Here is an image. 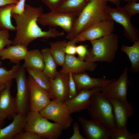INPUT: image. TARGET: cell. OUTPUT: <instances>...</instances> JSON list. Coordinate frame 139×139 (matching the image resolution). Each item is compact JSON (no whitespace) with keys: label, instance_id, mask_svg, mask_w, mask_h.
<instances>
[{"label":"cell","instance_id":"6da1fadb","mask_svg":"<svg viewBox=\"0 0 139 139\" xmlns=\"http://www.w3.org/2000/svg\"><path fill=\"white\" fill-rule=\"evenodd\" d=\"M43 13L41 6L35 7L25 3L22 14H11V17L16 24V33L12 45H19L28 47L30 43L38 38L48 39L65 35L64 32H60L51 27L47 31H42L37 22L38 18Z\"/></svg>","mask_w":139,"mask_h":139},{"label":"cell","instance_id":"7a4b0ae2","mask_svg":"<svg viewBox=\"0 0 139 139\" xmlns=\"http://www.w3.org/2000/svg\"><path fill=\"white\" fill-rule=\"evenodd\" d=\"M106 0H90L77 17L70 32L66 36L69 40L101 21L111 19L107 11Z\"/></svg>","mask_w":139,"mask_h":139},{"label":"cell","instance_id":"3957f363","mask_svg":"<svg viewBox=\"0 0 139 139\" xmlns=\"http://www.w3.org/2000/svg\"><path fill=\"white\" fill-rule=\"evenodd\" d=\"M92 48L89 49L85 61L110 63L115 59L118 51V36L113 33L90 41Z\"/></svg>","mask_w":139,"mask_h":139},{"label":"cell","instance_id":"277c9868","mask_svg":"<svg viewBox=\"0 0 139 139\" xmlns=\"http://www.w3.org/2000/svg\"><path fill=\"white\" fill-rule=\"evenodd\" d=\"M87 109L92 119L111 131L116 128L112 105L101 92L92 95Z\"/></svg>","mask_w":139,"mask_h":139},{"label":"cell","instance_id":"5b68a950","mask_svg":"<svg viewBox=\"0 0 139 139\" xmlns=\"http://www.w3.org/2000/svg\"><path fill=\"white\" fill-rule=\"evenodd\" d=\"M26 116L24 131L34 133L43 139H57L61 136L63 130L62 127L56 123L49 122L39 112L29 111Z\"/></svg>","mask_w":139,"mask_h":139},{"label":"cell","instance_id":"8992f818","mask_svg":"<svg viewBox=\"0 0 139 139\" xmlns=\"http://www.w3.org/2000/svg\"><path fill=\"white\" fill-rule=\"evenodd\" d=\"M39 112L43 117L59 124L63 129L69 127L73 122L69 108L65 103L52 100Z\"/></svg>","mask_w":139,"mask_h":139},{"label":"cell","instance_id":"52a82bcc","mask_svg":"<svg viewBox=\"0 0 139 139\" xmlns=\"http://www.w3.org/2000/svg\"><path fill=\"white\" fill-rule=\"evenodd\" d=\"M77 17L74 13L50 11L43 13L38 18L37 22L44 26L59 27L67 33L71 30Z\"/></svg>","mask_w":139,"mask_h":139},{"label":"cell","instance_id":"ba28073f","mask_svg":"<svg viewBox=\"0 0 139 139\" xmlns=\"http://www.w3.org/2000/svg\"><path fill=\"white\" fill-rule=\"evenodd\" d=\"M25 68L20 66L15 79L17 85V93L15 98L18 113L26 115L29 111V98L27 78Z\"/></svg>","mask_w":139,"mask_h":139},{"label":"cell","instance_id":"9c48e42d","mask_svg":"<svg viewBox=\"0 0 139 139\" xmlns=\"http://www.w3.org/2000/svg\"><path fill=\"white\" fill-rule=\"evenodd\" d=\"M115 24V21L112 19L102 21L92 25L70 40L76 44L98 39L113 32Z\"/></svg>","mask_w":139,"mask_h":139},{"label":"cell","instance_id":"30bf717a","mask_svg":"<svg viewBox=\"0 0 139 139\" xmlns=\"http://www.w3.org/2000/svg\"><path fill=\"white\" fill-rule=\"evenodd\" d=\"M128 68L126 67L117 80L101 88V92L108 99L120 100H127L128 86L130 84Z\"/></svg>","mask_w":139,"mask_h":139},{"label":"cell","instance_id":"8fae6325","mask_svg":"<svg viewBox=\"0 0 139 139\" xmlns=\"http://www.w3.org/2000/svg\"><path fill=\"white\" fill-rule=\"evenodd\" d=\"M107 11L111 19L122 26L124 34L128 40L133 42L139 40L138 30L132 25L131 18L122 7L118 6L114 8L108 5Z\"/></svg>","mask_w":139,"mask_h":139},{"label":"cell","instance_id":"7c38bea8","mask_svg":"<svg viewBox=\"0 0 139 139\" xmlns=\"http://www.w3.org/2000/svg\"><path fill=\"white\" fill-rule=\"evenodd\" d=\"M29 93V111L39 112L51 101L49 93L29 75L27 78Z\"/></svg>","mask_w":139,"mask_h":139},{"label":"cell","instance_id":"4fadbf2b","mask_svg":"<svg viewBox=\"0 0 139 139\" xmlns=\"http://www.w3.org/2000/svg\"><path fill=\"white\" fill-rule=\"evenodd\" d=\"M108 99L112 106L116 128L127 127L128 118L134 114L133 104L127 100Z\"/></svg>","mask_w":139,"mask_h":139},{"label":"cell","instance_id":"5bb4252c","mask_svg":"<svg viewBox=\"0 0 139 139\" xmlns=\"http://www.w3.org/2000/svg\"><path fill=\"white\" fill-rule=\"evenodd\" d=\"M12 81L8 82L6 87L0 92V118L3 120H11L18 113L15 97L11 93Z\"/></svg>","mask_w":139,"mask_h":139},{"label":"cell","instance_id":"9a60e30c","mask_svg":"<svg viewBox=\"0 0 139 139\" xmlns=\"http://www.w3.org/2000/svg\"><path fill=\"white\" fill-rule=\"evenodd\" d=\"M88 139H109L111 131L95 120L80 117L78 119Z\"/></svg>","mask_w":139,"mask_h":139},{"label":"cell","instance_id":"2e32d148","mask_svg":"<svg viewBox=\"0 0 139 139\" xmlns=\"http://www.w3.org/2000/svg\"><path fill=\"white\" fill-rule=\"evenodd\" d=\"M97 66L94 62L82 60L74 55L66 54L65 62L59 72L67 74L69 73L77 74L86 71L92 72Z\"/></svg>","mask_w":139,"mask_h":139},{"label":"cell","instance_id":"e0dca14e","mask_svg":"<svg viewBox=\"0 0 139 139\" xmlns=\"http://www.w3.org/2000/svg\"><path fill=\"white\" fill-rule=\"evenodd\" d=\"M101 88H95L82 90L74 97L68 98L64 102L68 107L70 113L78 112L87 109L90 103L91 97L94 93L101 92Z\"/></svg>","mask_w":139,"mask_h":139},{"label":"cell","instance_id":"ac0fdd59","mask_svg":"<svg viewBox=\"0 0 139 139\" xmlns=\"http://www.w3.org/2000/svg\"><path fill=\"white\" fill-rule=\"evenodd\" d=\"M51 90L50 99L64 102L69 97L68 76L58 72L54 79L50 78Z\"/></svg>","mask_w":139,"mask_h":139},{"label":"cell","instance_id":"d6986e66","mask_svg":"<svg viewBox=\"0 0 139 139\" xmlns=\"http://www.w3.org/2000/svg\"><path fill=\"white\" fill-rule=\"evenodd\" d=\"M77 93L84 90H89L95 88H102L115 80L90 77L86 73L72 74Z\"/></svg>","mask_w":139,"mask_h":139},{"label":"cell","instance_id":"ffe728a7","mask_svg":"<svg viewBox=\"0 0 139 139\" xmlns=\"http://www.w3.org/2000/svg\"><path fill=\"white\" fill-rule=\"evenodd\" d=\"M8 125L0 129V139H14L24 131L27 124L26 115L17 113Z\"/></svg>","mask_w":139,"mask_h":139},{"label":"cell","instance_id":"44dd1931","mask_svg":"<svg viewBox=\"0 0 139 139\" xmlns=\"http://www.w3.org/2000/svg\"><path fill=\"white\" fill-rule=\"evenodd\" d=\"M28 51V47L17 45L8 46L0 51L1 60L9 59L13 63L16 64L24 60Z\"/></svg>","mask_w":139,"mask_h":139},{"label":"cell","instance_id":"7402d4cb","mask_svg":"<svg viewBox=\"0 0 139 139\" xmlns=\"http://www.w3.org/2000/svg\"><path fill=\"white\" fill-rule=\"evenodd\" d=\"M22 67L24 68H33L43 71L45 67L41 51L38 49L28 50L24 59Z\"/></svg>","mask_w":139,"mask_h":139},{"label":"cell","instance_id":"603a6c76","mask_svg":"<svg viewBox=\"0 0 139 139\" xmlns=\"http://www.w3.org/2000/svg\"><path fill=\"white\" fill-rule=\"evenodd\" d=\"M121 49L126 53L130 62L132 72L138 73L139 71V40L135 41L131 46L123 45Z\"/></svg>","mask_w":139,"mask_h":139},{"label":"cell","instance_id":"cb8c5ba5","mask_svg":"<svg viewBox=\"0 0 139 139\" xmlns=\"http://www.w3.org/2000/svg\"><path fill=\"white\" fill-rule=\"evenodd\" d=\"M90 0H66L55 11L66 13H74L77 17Z\"/></svg>","mask_w":139,"mask_h":139},{"label":"cell","instance_id":"d4e9b609","mask_svg":"<svg viewBox=\"0 0 139 139\" xmlns=\"http://www.w3.org/2000/svg\"><path fill=\"white\" fill-rule=\"evenodd\" d=\"M67 42L65 40L53 42H48L50 46V52L58 66H62L65 62L66 55L65 48Z\"/></svg>","mask_w":139,"mask_h":139},{"label":"cell","instance_id":"484cf974","mask_svg":"<svg viewBox=\"0 0 139 139\" xmlns=\"http://www.w3.org/2000/svg\"><path fill=\"white\" fill-rule=\"evenodd\" d=\"M41 51L45 65L43 71L49 78L54 79L58 72L56 69V64L50 52L49 48H44Z\"/></svg>","mask_w":139,"mask_h":139},{"label":"cell","instance_id":"4316f807","mask_svg":"<svg viewBox=\"0 0 139 139\" xmlns=\"http://www.w3.org/2000/svg\"><path fill=\"white\" fill-rule=\"evenodd\" d=\"M15 4L6 5L0 7V27L1 29L15 31L16 27L12 23L11 11Z\"/></svg>","mask_w":139,"mask_h":139},{"label":"cell","instance_id":"83f0119b","mask_svg":"<svg viewBox=\"0 0 139 139\" xmlns=\"http://www.w3.org/2000/svg\"><path fill=\"white\" fill-rule=\"evenodd\" d=\"M26 70L29 75L38 84L49 93L50 92L51 88L50 78L42 71L30 68H27Z\"/></svg>","mask_w":139,"mask_h":139},{"label":"cell","instance_id":"f1b7e54d","mask_svg":"<svg viewBox=\"0 0 139 139\" xmlns=\"http://www.w3.org/2000/svg\"><path fill=\"white\" fill-rule=\"evenodd\" d=\"M20 66V63H17L9 70L0 67V92L6 87L8 82L15 79Z\"/></svg>","mask_w":139,"mask_h":139},{"label":"cell","instance_id":"f546056e","mask_svg":"<svg viewBox=\"0 0 139 139\" xmlns=\"http://www.w3.org/2000/svg\"><path fill=\"white\" fill-rule=\"evenodd\" d=\"M139 134H133L128 131L127 127L116 128L112 131L109 139H138Z\"/></svg>","mask_w":139,"mask_h":139},{"label":"cell","instance_id":"4dcf8cb0","mask_svg":"<svg viewBox=\"0 0 139 139\" xmlns=\"http://www.w3.org/2000/svg\"><path fill=\"white\" fill-rule=\"evenodd\" d=\"M9 30L5 29L0 30V51L6 46L12 44L13 41L10 39Z\"/></svg>","mask_w":139,"mask_h":139},{"label":"cell","instance_id":"1f68e13d","mask_svg":"<svg viewBox=\"0 0 139 139\" xmlns=\"http://www.w3.org/2000/svg\"><path fill=\"white\" fill-rule=\"evenodd\" d=\"M122 7L126 13L131 17L139 13V3L136 1L128 2Z\"/></svg>","mask_w":139,"mask_h":139},{"label":"cell","instance_id":"d6a6232c","mask_svg":"<svg viewBox=\"0 0 139 139\" xmlns=\"http://www.w3.org/2000/svg\"><path fill=\"white\" fill-rule=\"evenodd\" d=\"M68 76L69 97L70 98H73L77 94L76 85L73 80L72 73H69ZM68 97V98H69Z\"/></svg>","mask_w":139,"mask_h":139},{"label":"cell","instance_id":"836d02e7","mask_svg":"<svg viewBox=\"0 0 139 139\" xmlns=\"http://www.w3.org/2000/svg\"><path fill=\"white\" fill-rule=\"evenodd\" d=\"M65 0H41L50 11H55Z\"/></svg>","mask_w":139,"mask_h":139},{"label":"cell","instance_id":"e575fe53","mask_svg":"<svg viewBox=\"0 0 139 139\" xmlns=\"http://www.w3.org/2000/svg\"><path fill=\"white\" fill-rule=\"evenodd\" d=\"M17 136L14 139H42L39 135L30 131H24Z\"/></svg>","mask_w":139,"mask_h":139},{"label":"cell","instance_id":"d590c367","mask_svg":"<svg viewBox=\"0 0 139 139\" xmlns=\"http://www.w3.org/2000/svg\"><path fill=\"white\" fill-rule=\"evenodd\" d=\"M26 0H20L15 4L11 11V14L19 15L23 13L25 10Z\"/></svg>","mask_w":139,"mask_h":139},{"label":"cell","instance_id":"8d00e7d4","mask_svg":"<svg viewBox=\"0 0 139 139\" xmlns=\"http://www.w3.org/2000/svg\"><path fill=\"white\" fill-rule=\"evenodd\" d=\"M89 50L88 46L86 45H81L76 46V54L78 55L79 58L81 60H85Z\"/></svg>","mask_w":139,"mask_h":139},{"label":"cell","instance_id":"74e56055","mask_svg":"<svg viewBox=\"0 0 139 139\" xmlns=\"http://www.w3.org/2000/svg\"><path fill=\"white\" fill-rule=\"evenodd\" d=\"M76 44L70 40L67 42L65 48L66 54L74 55L76 54Z\"/></svg>","mask_w":139,"mask_h":139},{"label":"cell","instance_id":"f35d334b","mask_svg":"<svg viewBox=\"0 0 139 139\" xmlns=\"http://www.w3.org/2000/svg\"><path fill=\"white\" fill-rule=\"evenodd\" d=\"M73 133L72 135L69 138L70 139H86V137L83 136L79 130V126L78 123L74 122L73 125Z\"/></svg>","mask_w":139,"mask_h":139},{"label":"cell","instance_id":"ab89813d","mask_svg":"<svg viewBox=\"0 0 139 139\" xmlns=\"http://www.w3.org/2000/svg\"><path fill=\"white\" fill-rule=\"evenodd\" d=\"M18 2L16 0H0V7L8 4H16Z\"/></svg>","mask_w":139,"mask_h":139},{"label":"cell","instance_id":"60d3db41","mask_svg":"<svg viewBox=\"0 0 139 139\" xmlns=\"http://www.w3.org/2000/svg\"><path fill=\"white\" fill-rule=\"evenodd\" d=\"M107 2H109L114 4L117 6H120V1L121 0H106Z\"/></svg>","mask_w":139,"mask_h":139},{"label":"cell","instance_id":"b9f144b4","mask_svg":"<svg viewBox=\"0 0 139 139\" xmlns=\"http://www.w3.org/2000/svg\"><path fill=\"white\" fill-rule=\"evenodd\" d=\"M4 121L2 120L0 118V129L2 128L4 124Z\"/></svg>","mask_w":139,"mask_h":139},{"label":"cell","instance_id":"7bdbcfd3","mask_svg":"<svg viewBox=\"0 0 139 139\" xmlns=\"http://www.w3.org/2000/svg\"><path fill=\"white\" fill-rule=\"evenodd\" d=\"M124 1L127 2H132V1H136V2L139 0H123Z\"/></svg>","mask_w":139,"mask_h":139},{"label":"cell","instance_id":"ee69618b","mask_svg":"<svg viewBox=\"0 0 139 139\" xmlns=\"http://www.w3.org/2000/svg\"><path fill=\"white\" fill-rule=\"evenodd\" d=\"M1 60H2L0 58V67L1 66L2 64V62Z\"/></svg>","mask_w":139,"mask_h":139},{"label":"cell","instance_id":"f6af8a7d","mask_svg":"<svg viewBox=\"0 0 139 139\" xmlns=\"http://www.w3.org/2000/svg\"><path fill=\"white\" fill-rule=\"evenodd\" d=\"M16 1H19L20 0H16Z\"/></svg>","mask_w":139,"mask_h":139},{"label":"cell","instance_id":"bcb514c9","mask_svg":"<svg viewBox=\"0 0 139 139\" xmlns=\"http://www.w3.org/2000/svg\"><path fill=\"white\" fill-rule=\"evenodd\" d=\"M1 28L0 27V30H1Z\"/></svg>","mask_w":139,"mask_h":139},{"label":"cell","instance_id":"7dc6e473","mask_svg":"<svg viewBox=\"0 0 139 139\" xmlns=\"http://www.w3.org/2000/svg\"><path fill=\"white\" fill-rule=\"evenodd\" d=\"M66 0H65L64 2H65Z\"/></svg>","mask_w":139,"mask_h":139}]
</instances>
